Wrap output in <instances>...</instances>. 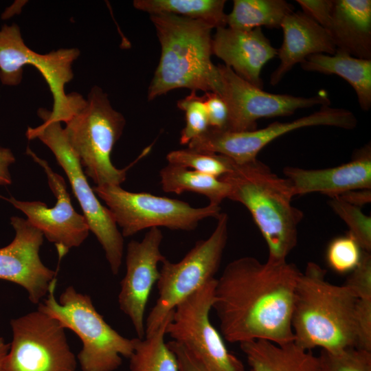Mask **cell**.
I'll use <instances>...</instances> for the list:
<instances>
[{
	"mask_svg": "<svg viewBox=\"0 0 371 371\" xmlns=\"http://www.w3.org/2000/svg\"><path fill=\"white\" fill-rule=\"evenodd\" d=\"M357 125V117L352 111L326 105L308 115L287 122H275L260 129L235 132L209 128L190 141L188 148L223 155L236 163H244L257 159L258 154L267 144L293 131L316 126L351 130Z\"/></svg>",
	"mask_w": 371,
	"mask_h": 371,
	"instance_id": "obj_13",
	"label": "cell"
},
{
	"mask_svg": "<svg viewBox=\"0 0 371 371\" xmlns=\"http://www.w3.org/2000/svg\"><path fill=\"white\" fill-rule=\"evenodd\" d=\"M10 224L15 236L8 245L0 248V280L22 286L30 302L38 304L56 279V271L47 267L40 258L43 234L21 217L12 216Z\"/></svg>",
	"mask_w": 371,
	"mask_h": 371,
	"instance_id": "obj_17",
	"label": "cell"
},
{
	"mask_svg": "<svg viewBox=\"0 0 371 371\" xmlns=\"http://www.w3.org/2000/svg\"><path fill=\"white\" fill-rule=\"evenodd\" d=\"M308 16L328 30L332 19L333 0H297Z\"/></svg>",
	"mask_w": 371,
	"mask_h": 371,
	"instance_id": "obj_36",
	"label": "cell"
},
{
	"mask_svg": "<svg viewBox=\"0 0 371 371\" xmlns=\"http://www.w3.org/2000/svg\"><path fill=\"white\" fill-rule=\"evenodd\" d=\"M125 125L124 115L113 108L108 95L97 85L91 89L84 106L65 123L66 139L95 186H120L126 180L128 168L118 169L111 160Z\"/></svg>",
	"mask_w": 371,
	"mask_h": 371,
	"instance_id": "obj_7",
	"label": "cell"
},
{
	"mask_svg": "<svg viewBox=\"0 0 371 371\" xmlns=\"http://www.w3.org/2000/svg\"><path fill=\"white\" fill-rule=\"evenodd\" d=\"M177 106L184 111L186 117V125L181 132L179 142L182 145H188L210 128L203 96L199 97L195 91H192L178 101Z\"/></svg>",
	"mask_w": 371,
	"mask_h": 371,
	"instance_id": "obj_31",
	"label": "cell"
},
{
	"mask_svg": "<svg viewBox=\"0 0 371 371\" xmlns=\"http://www.w3.org/2000/svg\"><path fill=\"white\" fill-rule=\"evenodd\" d=\"M358 298L344 284L327 280L326 270L309 262L295 287L291 325L294 343L311 350L338 352L355 348V313Z\"/></svg>",
	"mask_w": 371,
	"mask_h": 371,
	"instance_id": "obj_2",
	"label": "cell"
},
{
	"mask_svg": "<svg viewBox=\"0 0 371 371\" xmlns=\"http://www.w3.org/2000/svg\"><path fill=\"white\" fill-rule=\"evenodd\" d=\"M17 2L18 1H15L10 7L7 8L5 10L4 12L1 15V18L3 19H8L14 15L16 13L20 12L21 8V5L23 4L20 3V1L19 3Z\"/></svg>",
	"mask_w": 371,
	"mask_h": 371,
	"instance_id": "obj_41",
	"label": "cell"
},
{
	"mask_svg": "<svg viewBox=\"0 0 371 371\" xmlns=\"http://www.w3.org/2000/svg\"><path fill=\"white\" fill-rule=\"evenodd\" d=\"M327 30L337 49L371 59V1L333 0Z\"/></svg>",
	"mask_w": 371,
	"mask_h": 371,
	"instance_id": "obj_21",
	"label": "cell"
},
{
	"mask_svg": "<svg viewBox=\"0 0 371 371\" xmlns=\"http://www.w3.org/2000/svg\"><path fill=\"white\" fill-rule=\"evenodd\" d=\"M216 280L206 283L175 308L166 335L186 347L209 371H245L242 362L227 350L210 319Z\"/></svg>",
	"mask_w": 371,
	"mask_h": 371,
	"instance_id": "obj_12",
	"label": "cell"
},
{
	"mask_svg": "<svg viewBox=\"0 0 371 371\" xmlns=\"http://www.w3.org/2000/svg\"><path fill=\"white\" fill-rule=\"evenodd\" d=\"M283 172L295 196L319 192L331 198L352 190L371 189L370 146H365L350 161L336 167L304 169L289 166Z\"/></svg>",
	"mask_w": 371,
	"mask_h": 371,
	"instance_id": "obj_19",
	"label": "cell"
},
{
	"mask_svg": "<svg viewBox=\"0 0 371 371\" xmlns=\"http://www.w3.org/2000/svg\"><path fill=\"white\" fill-rule=\"evenodd\" d=\"M300 273L286 260L261 262L244 256L229 262L216 280L212 303L224 339L293 342L291 318Z\"/></svg>",
	"mask_w": 371,
	"mask_h": 371,
	"instance_id": "obj_1",
	"label": "cell"
},
{
	"mask_svg": "<svg viewBox=\"0 0 371 371\" xmlns=\"http://www.w3.org/2000/svg\"><path fill=\"white\" fill-rule=\"evenodd\" d=\"M39 126L28 127L29 140L38 139L55 156L65 171L85 217L89 230L97 238L113 275L119 273L124 253V238L108 207L102 205L91 188L81 164L69 144L61 123L43 120Z\"/></svg>",
	"mask_w": 371,
	"mask_h": 371,
	"instance_id": "obj_9",
	"label": "cell"
},
{
	"mask_svg": "<svg viewBox=\"0 0 371 371\" xmlns=\"http://www.w3.org/2000/svg\"><path fill=\"white\" fill-rule=\"evenodd\" d=\"M54 280L38 310L58 320L66 329L75 333L82 347L77 355L82 371H115L129 359L137 338L124 337L113 328L95 309L91 297L68 286L55 297Z\"/></svg>",
	"mask_w": 371,
	"mask_h": 371,
	"instance_id": "obj_5",
	"label": "cell"
},
{
	"mask_svg": "<svg viewBox=\"0 0 371 371\" xmlns=\"http://www.w3.org/2000/svg\"><path fill=\"white\" fill-rule=\"evenodd\" d=\"M10 349V344H7L4 339L0 337V371H5V362Z\"/></svg>",
	"mask_w": 371,
	"mask_h": 371,
	"instance_id": "obj_40",
	"label": "cell"
},
{
	"mask_svg": "<svg viewBox=\"0 0 371 371\" xmlns=\"http://www.w3.org/2000/svg\"><path fill=\"white\" fill-rule=\"evenodd\" d=\"M172 314V312L144 338L137 337L129 358V371H179L177 357L164 339Z\"/></svg>",
	"mask_w": 371,
	"mask_h": 371,
	"instance_id": "obj_27",
	"label": "cell"
},
{
	"mask_svg": "<svg viewBox=\"0 0 371 371\" xmlns=\"http://www.w3.org/2000/svg\"><path fill=\"white\" fill-rule=\"evenodd\" d=\"M203 96L210 128L225 130L229 118V109L223 97L214 92H206Z\"/></svg>",
	"mask_w": 371,
	"mask_h": 371,
	"instance_id": "obj_35",
	"label": "cell"
},
{
	"mask_svg": "<svg viewBox=\"0 0 371 371\" xmlns=\"http://www.w3.org/2000/svg\"><path fill=\"white\" fill-rule=\"evenodd\" d=\"M356 348L371 352V299H358L355 313Z\"/></svg>",
	"mask_w": 371,
	"mask_h": 371,
	"instance_id": "obj_34",
	"label": "cell"
},
{
	"mask_svg": "<svg viewBox=\"0 0 371 371\" xmlns=\"http://www.w3.org/2000/svg\"><path fill=\"white\" fill-rule=\"evenodd\" d=\"M294 11V6L284 0H234L232 12L227 15V25L240 30L262 26L279 28L283 19Z\"/></svg>",
	"mask_w": 371,
	"mask_h": 371,
	"instance_id": "obj_25",
	"label": "cell"
},
{
	"mask_svg": "<svg viewBox=\"0 0 371 371\" xmlns=\"http://www.w3.org/2000/svg\"><path fill=\"white\" fill-rule=\"evenodd\" d=\"M80 55L76 47L39 54L25 44L17 24H4L0 29V81L5 86H17L23 79V67H36L53 99L51 111L38 109L37 114L42 120L66 123L84 106L86 99L81 94L65 93V85L74 78L73 63Z\"/></svg>",
	"mask_w": 371,
	"mask_h": 371,
	"instance_id": "obj_6",
	"label": "cell"
},
{
	"mask_svg": "<svg viewBox=\"0 0 371 371\" xmlns=\"http://www.w3.org/2000/svg\"><path fill=\"white\" fill-rule=\"evenodd\" d=\"M168 164L220 178L228 172L232 159L225 155L203 153L190 148L170 151L166 155Z\"/></svg>",
	"mask_w": 371,
	"mask_h": 371,
	"instance_id": "obj_28",
	"label": "cell"
},
{
	"mask_svg": "<svg viewBox=\"0 0 371 371\" xmlns=\"http://www.w3.org/2000/svg\"><path fill=\"white\" fill-rule=\"evenodd\" d=\"M93 190L108 206L114 220L122 229L123 237L153 227L173 230H194L207 218H217L220 205L208 204L194 207L188 203L148 192H132L120 186H93Z\"/></svg>",
	"mask_w": 371,
	"mask_h": 371,
	"instance_id": "obj_10",
	"label": "cell"
},
{
	"mask_svg": "<svg viewBox=\"0 0 371 371\" xmlns=\"http://www.w3.org/2000/svg\"><path fill=\"white\" fill-rule=\"evenodd\" d=\"M229 187V199L243 204L251 214L268 248L267 260L283 262L297 243L303 212L292 205L291 182L273 173L258 159L236 163L220 177Z\"/></svg>",
	"mask_w": 371,
	"mask_h": 371,
	"instance_id": "obj_3",
	"label": "cell"
},
{
	"mask_svg": "<svg viewBox=\"0 0 371 371\" xmlns=\"http://www.w3.org/2000/svg\"><path fill=\"white\" fill-rule=\"evenodd\" d=\"M280 27L283 42L278 49L280 63L270 76L277 85L297 63L317 54H334L337 50L329 32L303 12H293L283 19Z\"/></svg>",
	"mask_w": 371,
	"mask_h": 371,
	"instance_id": "obj_20",
	"label": "cell"
},
{
	"mask_svg": "<svg viewBox=\"0 0 371 371\" xmlns=\"http://www.w3.org/2000/svg\"><path fill=\"white\" fill-rule=\"evenodd\" d=\"M150 19L161 51L148 100L179 88L221 95L218 68L211 60L213 27L201 20L171 14H150Z\"/></svg>",
	"mask_w": 371,
	"mask_h": 371,
	"instance_id": "obj_4",
	"label": "cell"
},
{
	"mask_svg": "<svg viewBox=\"0 0 371 371\" xmlns=\"http://www.w3.org/2000/svg\"><path fill=\"white\" fill-rule=\"evenodd\" d=\"M212 52L238 76L261 89V71L278 54L261 27L251 30L217 28L212 39Z\"/></svg>",
	"mask_w": 371,
	"mask_h": 371,
	"instance_id": "obj_18",
	"label": "cell"
},
{
	"mask_svg": "<svg viewBox=\"0 0 371 371\" xmlns=\"http://www.w3.org/2000/svg\"><path fill=\"white\" fill-rule=\"evenodd\" d=\"M225 0H135L137 10L155 14H171L201 20L217 29L227 26Z\"/></svg>",
	"mask_w": 371,
	"mask_h": 371,
	"instance_id": "obj_26",
	"label": "cell"
},
{
	"mask_svg": "<svg viewBox=\"0 0 371 371\" xmlns=\"http://www.w3.org/2000/svg\"><path fill=\"white\" fill-rule=\"evenodd\" d=\"M250 371H316L318 357L294 342L280 345L266 340L240 344Z\"/></svg>",
	"mask_w": 371,
	"mask_h": 371,
	"instance_id": "obj_23",
	"label": "cell"
},
{
	"mask_svg": "<svg viewBox=\"0 0 371 371\" xmlns=\"http://www.w3.org/2000/svg\"><path fill=\"white\" fill-rule=\"evenodd\" d=\"M329 204L335 214L347 225L350 234L363 251H371V218L360 207L352 205L339 196L331 197Z\"/></svg>",
	"mask_w": 371,
	"mask_h": 371,
	"instance_id": "obj_29",
	"label": "cell"
},
{
	"mask_svg": "<svg viewBox=\"0 0 371 371\" xmlns=\"http://www.w3.org/2000/svg\"><path fill=\"white\" fill-rule=\"evenodd\" d=\"M337 196L352 205L361 207L362 205L370 202L371 190L370 189L355 190Z\"/></svg>",
	"mask_w": 371,
	"mask_h": 371,
	"instance_id": "obj_39",
	"label": "cell"
},
{
	"mask_svg": "<svg viewBox=\"0 0 371 371\" xmlns=\"http://www.w3.org/2000/svg\"><path fill=\"white\" fill-rule=\"evenodd\" d=\"M158 227L149 229L141 241L128 243L126 273L120 282L117 302L130 319L137 338L145 337L144 315L150 292L159 277L158 265L166 258L161 251L163 240Z\"/></svg>",
	"mask_w": 371,
	"mask_h": 371,
	"instance_id": "obj_16",
	"label": "cell"
},
{
	"mask_svg": "<svg viewBox=\"0 0 371 371\" xmlns=\"http://www.w3.org/2000/svg\"><path fill=\"white\" fill-rule=\"evenodd\" d=\"M26 154L44 170L49 186L56 199V205L49 207L38 201H23L12 196L7 198L0 195V198L21 210L27 216V220L54 244L60 259L71 248L81 245L89 235V227L84 215L74 209L63 177L55 172L45 160L38 157L29 147Z\"/></svg>",
	"mask_w": 371,
	"mask_h": 371,
	"instance_id": "obj_15",
	"label": "cell"
},
{
	"mask_svg": "<svg viewBox=\"0 0 371 371\" xmlns=\"http://www.w3.org/2000/svg\"><path fill=\"white\" fill-rule=\"evenodd\" d=\"M165 192H192L206 196L209 204L220 205L229 194V187L220 178L168 164L159 172Z\"/></svg>",
	"mask_w": 371,
	"mask_h": 371,
	"instance_id": "obj_24",
	"label": "cell"
},
{
	"mask_svg": "<svg viewBox=\"0 0 371 371\" xmlns=\"http://www.w3.org/2000/svg\"><path fill=\"white\" fill-rule=\"evenodd\" d=\"M316 371H371V352L348 348L338 352L322 350Z\"/></svg>",
	"mask_w": 371,
	"mask_h": 371,
	"instance_id": "obj_32",
	"label": "cell"
},
{
	"mask_svg": "<svg viewBox=\"0 0 371 371\" xmlns=\"http://www.w3.org/2000/svg\"><path fill=\"white\" fill-rule=\"evenodd\" d=\"M302 69L326 75H337L355 91L358 103L363 111L371 107V59L354 57L337 49L334 54H317L300 63Z\"/></svg>",
	"mask_w": 371,
	"mask_h": 371,
	"instance_id": "obj_22",
	"label": "cell"
},
{
	"mask_svg": "<svg viewBox=\"0 0 371 371\" xmlns=\"http://www.w3.org/2000/svg\"><path fill=\"white\" fill-rule=\"evenodd\" d=\"M217 67L221 80V95L229 109L228 122L224 131L255 130L259 119L288 116L298 109L330 104L325 93L312 97L269 93L245 80L224 64Z\"/></svg>",
	"mask_w": 371,
	"mask_h": 371,
	"instance_id": "obj_14",
	"label": "cell"
},
{
	"mask_svg": "<svg viewBox=\"0 0 371 371\" xmlns=\"http://www.w3.org/2000/svg\"><path fill=\"white\" fill-rule=\"evenodd\" d=\"M206 239L199 240L177 262H161L157 282L158 298L145 324V335L155 330L183 300L214 279L228 238V216L221 213Z\"/></svg>",
	"mask_w": 371,
	"mask_h": 371,
	"instance_id": "obj_8",
	"label": "cell"
},
{
	"mask_svg": "<svg viewBox=\"0 0 371 371\" xmlns=\"http://www.w3.org/2000/svg\"><path fill=\"white\" fill-rule=\"evenodd\" d=\"M14 162L15 157L12 150L8 148L0 147V186L12 183L9 167Z\"/></svg>",
	"mask_w": 371,
	"mask_h": 371,
	"instance_id": "obj_38",
	"label": "cell"
},
{
	"mask_svg": "<svg viewBox=\"0 0 371 371\" xmlns=\"http://www.w3.org/2000/svg\"><path fill=\"white\" fill-rule=\"evenodd\" d=\"M363 250L350 234L336 237L328 244L326 260L328 267L339 274L350 273L359 264Z\"/></svg>",
	"mask_w": 371,
	"mask_h": 371,
	"instance_id": "obj_30",
	"label": "cell"
},
{
	"mask_svg": "<svg viewBox=\"0 0 371 371\" xmlns=\"http://www.w3.org/2000/svg\"><path fill=\"white\" fill-rule=\"evenodd\" d=\"M167 345L177 357L179 371H209L181 344L172 340L167 342Z\"/></svg>",
	"mask_w": 371,
	"mask_h": 371,
	"instance_id": "obj_37",
	"label": "cell"
},
{
	"mask_svg": "<svg viewBox=\"0 0 371 371\" xmlns=\"http://www.w3.org/2000/svg\"><path fill=\"white\" fill-rule=\"evenodd\" d=\"M344 284L358 299H371V256L363 251L357 267L350 273Z\"/></svg>",
	"mask_w": 371,
	"mask_h": 371,
	"instance_id": "obj_33",
	"label": "cell"
},
{
	"mask_svg": "<svg viewBox=\"0 0 371 371\" xmlns=\"http://www.w3.org/2000/svg\"><path fill=\"white\" fill-rule=\"evenodd\" d=\"M10 324L12 339L5 371H76L77 357L55 318L37 309Z\"/></svg>",
	"mask_w": 371,
	"mask_h": 371,
	"instance_id": "obj_11",
	"label": "cell"
}]
</instances>
